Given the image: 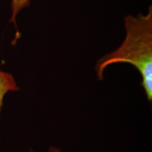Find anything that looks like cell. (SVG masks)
I'll return each mask as SVG.
<instances>
[{"instance_id":"6da1fadb","label":"cell","mask_w":152,"mask_h":152,"mask_svg":"<svg viewBox=\"0 0 152 152\" xmlns=\"http://www.w3.org/2000/svg\"><path fill=\"white\" fill-rule=\"evenodd\" d=\"M126 37L116 50L99 58L95 66L99 80L108 66L118 63L134 66L142 76V86L147 100L152 102V7L147 15L125 17Z\"/></svg>"},{"instance_id":"277c9868","label":"cell","mask_w":152,"mask_h":152,"mask_svg":"<svg viewBox=\"0 0 152 152\" xmlns=\"http://www.w3.org/2000/svg\"><path fill=\"white\" fill-rule=\"evenodd\" d=\"M28 152H35V151H34L32 149H29ZM46 152H62V151L59 147H56V146H50V147L47 149Z\"/></svg>"},{"instance_id":"3957f363","label":"cell","mask_w":152,"mask_h":152,"mask_svg":"<svg viewBox=\"0 0 152 152\" xmlns=\"http://www.w3.org/2000/svg\"><path fill=\"white\" fill-rule=\"evenodd\" d=\"M30 0H11V10L12 14L10 19L11 23L16 24V17L17 14L23 9L27 7L30 4Z\"/></svg>"},{"instance_id":"7a4b0ae2","label":"cell","mask_w":152,"mask_h":152,"mask_svg":"<svg viewBox=\"0 0 152 152\" xmlns=\"http://www.w3.org/2000/svg\"><path fill=\"white\" fill-rule=\"evenodd\" d=\"M19 89L14 76L11 73L0 70V116L5 95L10 92H17Z\"/></svg>"}]
</instances>
